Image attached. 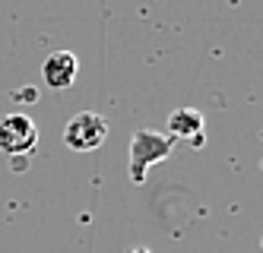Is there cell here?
<instances>
[{"mask_svg":"<svg viewBox=\"0 0 263 253\" xmlns=\"http://www.w3.org/2000/svg\"><path fill=\"white\" fill-rule=\"evenodd\" d=\"M77 73H80V61L70 51H54L42 64V80L48 89H70L77 83Z\"/></svg>","mask_w":263,"mask_h":253,"instance_id":"277c9868","label":"cell"},{"mask_svg":"<svg viewBox=\"0 0 263 253\" xmlns=\"http://www.w3.org/2000/svg\"><path fill=\"white\" fill-rule=\"evenodd\" d=\"M260 247H263V238H260Z\"/></svg>","mask_w":263,"mask_h":253,"instance_id":"ba28073f","label":"cell"},{"mask_svg":"<svg viewBox=\"0 0 263 253\" xmlns=\"http://www.w3.org/2000/svg\"><path fill=\"white\" fill-rule=\"evenodd\" d=\"M168 136L172 140H191L194 146H203V114L197 108H178L168 118Z\"/></svg>","mask_w":263,"mask_h":253,"instance_id":"5b68a950","label":"cell"},{"mask_svg":"<svg viewBox=\"0 0 263 253\" xmlns=\"http://www.w3.org/2000/svg\"><path fill=\"white\" fill-rule=\"evenodd\" d=\"M39 146V127L29 114H7L0 118V149H4L10 159H26Z\"/></svg>","mask_w":263,"mask_h":253,"instance_id":"3957f363","label":"cell"},{"mask_svg":"<svg viewBox=\"0 0 263 253\" xmlns=\"http://www.w3.org/2000/svg\"><path fill=\"white\" fill-rule=\"evenodd\" d=\"M108 140V121L96 111L73 114L64 127V143L70 152H96Z\"/></svg>","mask_w":263,"mask_h":253,"instance_id":"7a4b0ae2","label":"cell"},{"mask_svg":"<svg viewBox=\"0 0 263 253\" xmlns=\"http://www.w3.org/2000/svg\"><path fill=\"white\" fill-rule=\"evenodd\" d=\"M20 95H23L26 102H35V99H39V92H35V89H23V92H16V99H20Z\"/></svg>","mask_w":263,"mask_h":253,"instance_id":"8992f818","label":"cell"},{"mask_svg":"<svg viewBox=\"0 0 263 253\" xmlns=\"http://www.w3.org/2000/svg\"><path fill=\"white\" fill-rule=\"evenodd\" d=\"M130 253H149L146 247H134V250H130Z\"/></svg>","mask_w":263,"mask_h":253,"instance_id":"52a82bcc","label":"cell"},{"mask_svg":"<svg viewBox=\"0 0 263 253\" xmlns=\"http://www.w3.org/2000/svg\"><path fill=\"white\" fill-rule=\"evenodd\" d=\"M175 152V140L168 133H156V130H137L134 140H130V181L143 184L146 181V171L172 159Z\"/></svg>","mask_w":263,"mask_h":253,"instance_id":"6da1fadb","label":"cell"}]
</instances>
